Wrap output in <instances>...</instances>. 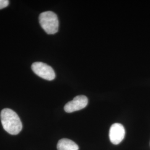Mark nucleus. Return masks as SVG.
Here are the masks:
<instances>
[{"mask_svg": "<svg viewBox=\"0 0 150 150\" xmlns=\"http://www.w3.org/2000/svg\"><path fill=\"white\" fill-rule=\"evenodd\" d=\"M0 117L3 128L8 134L16 135L21 132L22 129L21 121L14 111L10 108L3 109Z\"/></svg>", "mask_w": 150, "mask_h": 150, "instance_id": "nucleus-1", "label": "nucleus"}, {"mask_svg": "<svg viewBox=\"0 0 150 150\" xmlns=\"http://www.w3.org/2000/svg\"><path fill=\"white\" fill-rule=\"evenodd\" d=\"M41 26L47 34L52 35L58 32L59 22L57 16L52 11H46L39 16Z\"/></svg>", "mask_w": 150, "mask_h": 150, "instance_id": "nucleus-2", "label": "nucleus"}, {"mask_svg": "<svg viewBox=\"0 0 150 150\" xmlns=\"http://www.w3.org/2000/svg\"><path fill=\"white\" fill-rule=\"evenodd\" d=\"M33 72L45 80L52 81L55 78V73L53 69L48 64L41 62H36L32 64Z\"/></svg>", "mask_w": 150, "mask_h": 150, "instance_id": "nucleus-3", "label": "nucleus"}, {"mask_svg": "<svg viewBox=\"0 0 150 150\" xmlns=\"http://www.w3.org/2000/svg\"><path fill=\"white\" fill-rule=\"evenodd\" d=\"M88 104V98L83 95L75 97L70 102L67 103L64 107L65 112L67 113L74 112L84 108Z\"/></svg>", "mask_w": 150, "mask_h": 150, "instance_id": "nucleus-4", "label": "nucleus"}, {"mask_svg": "<svg viewBox=\"0 0 150 150\" xmlns=\"http://www.w3.org/2000/svg\"><path fill=\"white\" fill-rule=\"evenodd\" d=\"M125 134V129L122 125L118 123L113 124L109 131L110 141L114 145H118L124 139Z\"/></svg>", "mask_w": 150, "mask_h": 150, "instance_id": "nucleus-5", "label": "nucleus"}, {"mask_svg": "<svg viewBox=\"0 0 150 150\" xmlns=\"http://www.w3.org/2000/svg\"><path fill=\"white\" fill-rule=\"evenodd\" d=\"M58 150H79V146L73 141L67 139H62L58 142Z\"/></svg>", "mask_w": 150, "mask_h": 150, "instance_id": "nucleus-6", "label": "nucleus"}, {"mask_svg": "<svg viewBox=\"0 0 150 150\" xmlns=\"http://www.w3.org/2000/svg\"><path fill=\"white\" fill-rule=\"evenodd\" d=\"M9 5V1L8 0H0V10L7 7Z\"/></svg>", "mask_w": 150, "mask_h": 150, "instance_id": "nucleus-7", "label": "nucleus"}]
</instances>
